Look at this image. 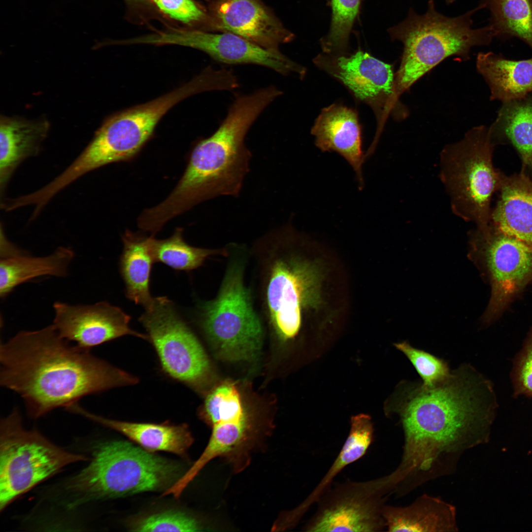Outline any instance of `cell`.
<instances>
[{"label":"cell","instance_id":"d4e9b609","mask_svg":"<svg viewBox=\"0 0 532 532\" xmlns=\"http://www.w3.org/2000/svg\"><path fill=\"white\" fill-rule=\"evenodd\" d=\"M153 235L147 237L127 230L122 236L124 247L119 261L126 297L145 309L154 299L150 291L152 265L155 262L151 247Z\"/></svg>","mask_w":532,"mask_h":532},{"label":"cell","instance_id":"3957f363","mask_svg":"<svg viewBox=\"0 0 532 532\" xmlns=\"http://www.w3.org/2000/svg\"><path fill=\"white\" fill-rule=\"evenodd\" d=\"M317 245L286 224L253 246L262 313L284 342L295 339L308 322L319 318L328 323L338 315L330 306L331 267L312 253Z\"/></svg>","mask_w":532,"mask_h":532},{"label":"cell","instance_id":"d6a6232c","mask_svg":"<svg viewBox=\"0 0 532 532\" xmlns=\"http://www.w3.org/2000/svg\"><path fill=\"white\" fill-rule=\"evenodd\" d=\"M134 532H198L202 527L195 518L181 511L167 510L139 518L130 527Z\"/></svg>","mask_w":532,"mask_h":532},{"label":"cell","instance_id":"7a4b0ae2","mask_svg":"<svg viewBox=\"0 0 532 532\" xmlns=\"http://www.w3.org/2000/svg\"><path fill=\"white\" fill-rule=\"evenodd\" d=\"M53 325L21 331L0 346V383L19 394L28 414L38 418L86 396L136 384L138 379L72 346Z\"/></svg>","mask_w":532,"mask_h":532},{"label":"cell","instance_id":"cb8c5ba5","mask_svg":"<svg viewBox=\"0 0 532 532\" xmlns=\"http://www.w3.org/2000/svg\"><path fill=\"white\" fill-rule=\"evenodd\" d=\"M476 68L488 84L491 100L505 102L532 93V58L510 60L492 52H480Z\"/></svg>","mask_w":532,"mask_h":532},{"label":"cell","instance_id":"52a82bcc","mask_svg":"<svg viewBox=\"0 0 532 532\" xmlns=\"http://www.w3.org/2000/svg\"><path fill=\"white\" fill-rule=\"evenodd\" d=\"M229 261L221 286L212 299L199 304L203 331L216 355L230 362L250 361L260 355L264 328L245 283L246 249L228 246Z\"/></svg>","mask_w":532,"mask_h":532},{"label":"cell","instance_id":"4dcf8cb0","mask_svg":"<svg viewBox=\"0 0 532 532\" xmlns=\"http://www.w3.org/2000/svg\"><path fill=\"white\" fill-rule=\"evenodd\" d=\"M361 0H331L330 30L320 40L323 52L333 55L349 54L351 32L360 11Z\"/></svg>","mask_w":532,"mask_h":532},{"label":"cell","instance_id":"d590c367","mask_svg":"<svg viewBox=\"0 0 532 532\" xmlns=\"http://www.w3.org/2000/svg\"><path fill=\"white\" fill-rule=\"evenodd\" d=\"M513 381L515 395L532 397V328L516 359Z\"/></svg>","mask_w":532,"mask_h":532},{"label":"cell","instance_id":"5b68a950","mask_svg":"<svg viewBox=\"0 0 532 532\" xmlns=\"http://www.w3.org/2000/svg\"><path fill=\"white\" fill-rule=\"evenodd\" d=\"M92 454L89 464L65 484L68 508L100 499L165 492L184 473L177 462L126 441L99 443Z\"/></svg>","mask_w":532,"mask_h":532},{"label":"cell","instance_id":"9c48e42d","mask_svg":"<svg viewBox=\"0 0 532 532\" xmlns=\"http://www.w3.org/2000/svg\"><path fill=\"white\" fill-rule=\"evenodd\" d=\"M209 88L207 78L199 74L165 95L111 116L76 158L78 167L88 173L109 164L133 159L151 137L157 125L168 110L184 99L207 92Z\"/></svg>","mask_w":532,"mask_h":532},{"label":"cell","instance_id":"e0dca14e","mask_svg":"<svg viewBox=\"0 0 532 532\" xmlns=\"http://www.w3.org/2000/svg\"><path fill=\"white\" fill-rule=\"evenodd\" d=\"M215 32H230L264 48L279 52L294 33L261 0H212L207 8Z\"/></svg>","mask_w":532,"mask_h":532},{"label":"cell","instance_id":"8992f818","mask_svg":"<svg viewBox=\"0 0 532 532\" xmlns=\"http://www.w3.org/2000/svg\"><path fill=\"white\" fill-rule=\"evenodd\" d=\"M484 8L480 4L463 15L450 17L438 12L433 0L420 15L410 8L406 19L388 30L392 39L403 45L401 62L395 74L399 97L425 74L446 58L459 56L469 59L471 49L488 46L495 37L489 25L474 29L472 15Z\"/></svg>","mask_w":532,"mask_h":532},{"label":"cell","instance_id":"5bb4252c","mask_svg":"<svg viewBox=\"0 0 532 532\" xmlns=\"http://www.w3.org/2000/svg\"><path fill=\"white\" fill-rule=\"evenodd\" d=\"M390 495L384 476L347 481L330 488L303 530L310 532H376L386 528L382 509Z\"/></svg>","mask_w":532,"mask_h":532},{"label":"cell","instance_id":"4fadbf2b","mask_svg":"<svg viewBox=\"0 0 532 532\" xmlns=\"http://www.w3.org/2000/svg\"><path fill=\"white\" fill-rule=\"evenodd\" d=\"M139 318L148 332L165 372L172 378L196 386L209 371L208 357L192 331L166 297L155 298Z\"/></svg>","mask_w":532,"mask_h":532},{"label":"cell","instance_id":"836d02e7","mask_svg":"<svg viewBox=\"0 0 532 532\" xmlns=\"http://www.w3.org/2000/svg\"><path fill=\"white\" fill-rule=\"evenodd\" d=\"M394 345L410 361L424 385H434L443 380L450 374L451 370L444 360L417 349L406 341Z\"/></svg>","mask_w":532,"mask_h":532},{"label":"cell","instance_id":"484cf974","mask_svg":"<svg viewBox=\"0 0 532 532\" xmlns=\"http://www.w3.org/2000/svg\"><path fill=\"white\" fill-rule=\"evenodd\" d=\"M74 256L68 247H60L51 255L33 257L23 253L3 258L0 262V296L5 298L18 285L38 277L66 276Z\"/></svg>","mask_w":532,"mask_h":532},{"label":"cell","instance_id":"44dd1931","mask_svg":"<svg viewBox=\"0 0 532 532\" xmlns=\"http://www.w3.org/2000/svg\"><path fill=\"white\" fill-rule=\"evenodd\" d=\"M47 120L1 117L0 124L1 198L14 171L25 160L36 156L49 131Z\"/></svg>","mask_w":532,"mask_h":532},{"label":"cell","instance_id":"603a6c76","mask_svg":"<svg viewBox=\"0 0 532 532\" xmlns=\"http://www.w3.org/2000/svg\"><path fill=\"white\" fill-rule=\"evenodd\" d=\"M263 442L254 433L249 418L215 424L212 426L206 446L188 472L196 476L208 463L217 457L228 461L235 472H240L249 464L252 451Z\"/></svg>","mask_w":532,"mask_h":532},{"label":"cell","instance_id":"ffe728a7","mask_svg":"<svg viewBox=\"0 0 532 532\" xmlns=\"http://www.w3.org/2000/svg\"><path fill=\"white\" fill-rule=\"evenodd\" d=\"M382 515L389 532L458 531L455 507L438 497L424 494L410 504H385Z\"/></svg>","mask_w":532,"mask_h":532},{"label":"cell","instance_id":"e575fe53","mask_svg":"<svg viewBox=\"0 0 532 532\" xmlns=\"http://www.w3.org/2000/svg\"><path fill=\"white\" fill-rule=\"evenodd\" d=\"M152 0L161 12L170 18L185 24L200 25L203 31L215 32L208 9L194 0Z\"/></svg>","mask_w":532,"mask_h":532},{"label":"cell","instance_id":"8d00e7d4","mask_svg":"<svg viewBox=\"0 0 532 532\" xmlns=\"http://www.w3.org/2000/svg\"><path fill=\"white\" fill-rule=\"evenodd\" d=\"M447 4H451L453 3L456 0H445Z\"/></svg>","mask_w":532,"mask_h":532},{"label":"cell","instance_id":"d6986e66","mask_svg":"<svg viewBox=\"0 0 532 532\" xmlns=\"http://www.w3.org/2000/svg\"><path fill=\"white\" fill-rule=\"evenodd\" d=\"M498 190L490 223L532 249V179L526 168L510 176L500 172Z\"/></svg>","mask_w":532,"mask_h":532},{"label":"cell","instance_id":"30bf717a","mask_svg":"<svg viewBox=\"0 0 532 532\" xmlns=\"http://www.w3.org/2000/svg\"><path fill=\"white\" fill-rule=\"evenodd\" d=\"M26 429L16 409L0 424V509L70 464L88 460Z\"/></svg>","mask_w":532,"mask_h":532},{"label":"cell","instance_id":"1f68e13d","mask_svg":"<svg viewBox=\"0 0 532 532\" xmlns=\"http://www.w3.org/2000/svg\"><path fill=\"white\" fill-rule=\"evenodd\" d=\"M202 415L211 427L218 423L248 418L237 389L233 384L229 383L218 386L207 396Z\"/></svg>","mask_w":532,"mask_h":532},{"label":"cell","instance_id":"7c38bea8","mask_svg":"<svg viewBox=\"0 0 532 532\" xmlns=\"http://www.w3.org/2000/svg\"><path fill=\"white\" fill-rule=\"evenodd\" d=\"M314 64L342 83L357 100L373 110L377 128L369 152L373 153L388 118L397 120L408 115L407 107L399 100L393 66L358 50L353 54L333 55L322 53L314 59Z\"/></svg>","mask_w":532,"mask_h":532},{"label":"cell","instance_id":"277c9868","mask_svg":"<svg viewBox=\"0 0 532 532\" xmlns=\"http://www.w3.org/2000/svg\"><path fill=\"white\" fill-rule=\"evenodd\" d=\"M260 115L251 101L233 100L216 131L194 146L185 171L170 195L149 209L154 224L162 227L203 201L239 195L252 157L245 144V136Z\"/></svg>","mask_w":532,"mask_h":532},{"label":"cell","instance_id":"f546056e","mask_svg":"<svg viewBox=\"0 0 532 532\" xmlns=\"http://www.w3.org/2000/svg\"><path fill=\"white\" fill-rule=\"evenodd\" d=\"M182 234L183 229L177 228L165 239H156L153 235L151 247L155 262L175 270L190 271L200 266L210 256L228 255V246L217 249L195 247L186 242Z\"/></svg>","mask_w":532,"mask_h":532},{"label":"cell","instance_id":"ba28073f","mask_svg":"<svg viewBox=\"0 0 532 532\" xmlns=\"http://www.w3.org/2000/svg\"><path fill=\"white\" fill-rule=\"evenodd\" d=\"M496 144L489 127L479 126L440 153L439 176L453 213L479 229L490 225L491 198L499 187L500 172L493 164Z\"/></svg>","mask_w":532,"mask_h":532},{"label":"cell","instance_id":"4316f807","mask_svg":"<svg viewBox=\"0 0 532 532\" xmlns=\"http://www.w3.org/2000/svg\"><path fill=\"white\" fill-rule=\"evenodd\" d=\"M496 144L505 139L517 150L523 167L532 170V98L502 103L495 121L489 127Z\"/></svg>","mask_w":532,"mask_h":532},{"label":"cell","instance_id":"2e32d148","mask_svg":"<svg viewBox=\"0 0 532 532\" xmlns=\"http://www.w3.org/2000/svg\"><path fill=\"white\" fill-rule=\"evenodd\" d=\"M52 324L59 334L80 347L90 349L126 335L143 339L148 336L132 330L131 317L120 308L106 301L91 305L56 302Z\"/></svg>","mask_w":532,"mask_h":532},{"label":"cell","instance_id":"8fae6325","mask_svg":"<svg viewBox=\"0 0 532 532\" xmlns=\"http://www.w3.org/2000/svg\"><path fill=\"white\" fill-rule=\"evenodd\" d=\"M469 255L488 277L491 294L482 321L489 324L532 282V249L490 223L468 233Z\"/></svg>","mask_w":532,"mask_h":532},{"label":"cell","instance_id":"83f0119b","mask_svg":"<svg viewBox=\"0 0 532 532\" xmlns=\"http://www.w3.org/2000/svg\"><path fill=\"white\" fill-rule=\"evenodd\" d=\"M374 431L369 415L361 413L351 417L349 432L340 451L319 483L296 507L298 513L303 515L330 488L332 482L338 474L366 454L373 441Z\"/></svg>","mask_w":532,"mask_h":532},{"label":"cell","instance_id":"6da1fadb","mask_svg":"<svg viewBox=\"0 0 532 532\" xmlns=\"http://www.w3.org/2000/svg\"><path fill=\"white\" fill-rule=\"evenodd\" d=\"M497 407L491 382L468 363L432 385L403 380L384 405L404 435L401 460L391 473L409 492L450 473L466 451L489 441Z\"/></svg>","mask_w":532,"mask_h":532},{"label":"cell","instance_id":"ac0fdd59","mask_svg":"<svg viewBox=\"0 0 532 532\" xmlns=\"http://www.w3.org/2000/svg\"><path fill=\"white\" fill-rule=\"evenodd\" d=\"M316 146L323 152H336L352 167L360 189L364 181L363 166L366 154L362 148L361 128L357 112L333 104L324 108L311 129Z\"/></svg>","mask_w":532,"mask_h":532},{"label":"cell","instance_id":"9a60e30c","mask_svg":"<svg viewBox=\"0 0 532 532\" xmlns=\"http://www.w3.org/2000/svg\"><path fill=\"white\" fill-rule=\"evenodd\" d=\"M147 44L177 45L202 51L213 60L228 65H255L283 75L298 74L301 78L306 68L280 51L264 48L230 32H212L199 29L173 30L147 35Z\"/></svg>","mask_w":532,"mask_h":532},{"label":"cell","instance_id":"7402d4cb","mask_svg":"<svg viewBox=\"0 0 532 532\" xmlns=\"http://www.w3.org/2000/svg\"><path fill=\"white\" fill-rule=\"evenodd\" d=\"M70 412L116 431L150 452L163 451L185 456L194 439L186 424L133 423L110 419L86 410L78 403Z\"/></svg>","mask_w":532,"mask_h":532},{"label":"cell","instance_id":"f1b7e54d","mask_svg":"<svg viewBox=\"0 0 532 532\" xmlns=\"http://www.w3.org/2000/svg\"><path fill=\"white\" fill-rule=\"evenodd\" d=\"M495 37L522 40L532 50V0H481Z\"/></svg>","mask_w":532,"mask_h":532}]
</instances>
